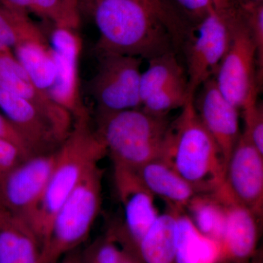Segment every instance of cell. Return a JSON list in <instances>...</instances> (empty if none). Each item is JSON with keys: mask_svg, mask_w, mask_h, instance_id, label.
Instances as JSON below:
<instances>
[{"mask_svg": "<svg viewBox=\"0 0 263 263\" xmlns=\"http://www.w3.org/2000/svg\"><path fill=\"white\" fill-rule=\"evenodd\" d=\"M89 4L93 0H86ZM155 12L168 28L176 43H181L187 32L188 24L179 10L168 0H140Z\"/></svg>", "mask_w": 263, "mask_h": 263, "instance_id": "cell-28", "label": "cell"}, {"mask_svg": "<svg viewBox=\"0 0 263 263\" xmlns=\"http://www.w3.org/2000/svg\"><path fill=\"white\" fill-rule=\"evenodd\" d=\"M214 9L217 13H221L227 11L233 6V0H212Z\"/></svg>", "mask_w": 263, "mask_h": 263, "instance_id": "cell-35", "label": "cell"}, {"mask_svg": "<svg viewBox=\"0 0 263 263\" xmlns=\"http://www.w3.org/2000/svg\"><path fill=\"white\" fill-rule=\"evenodd\" d=\"M90 5L100 33L95 47L98 56L149 60L177 47L164 22L140 0H93Z\"/></svg>", "mask_w": 263, "mask_h": 263, "instance_id": "cell-1", "label": "cell"}, {"mask_svg": "<svg viewBox=\"0 0 263 263\" xmlns=\"http://www.w3.org/2000/svg\"><path fill=\"white\" fill-rule=\"evenodd\" d=\"M194 96L171 123L160 159L197 193H209L224 183L226 164L219 146L197 115Z\"/></svg>", "mask_w": 263, "mask_h": 263, "instance_id": "cell-3", "label": "cell"}, {"mask_svg": "<svg viewBox=\"0 0 263 263\" xmlns=\"http://www.w3.org/2000/svg\"><path fill=\"white\" fill-rule=\"evenodd\" d=\"M233 3L238 5H257L263 3V0H233Z\"/></svg>", "mask_w": 263, "mask_h": 263, "instance_id": "cell-37", "label": "cell"}, {"mask_svg": "<svg viewBox=\"0 0 263 263\" xmlns=\"http://www.w3.org/2000/svg\"><path fill=\"white\" fill-rule=\"evenodd\" d=\"M10 9L34 13L51 21L55 27L76 30L80 24L79 0H0Z\"/></svg>", "mask_w": 263, "mask_h": 263, "instance_id": "cell-22", "label": "cell"}, {"mask_svg": "<svg viewBox=\"0 0 263 263\" xmlns=\"http://www.w3.org/2000/svg\"><path fill=\"white\" fill-rule=\"evenodd\" d=\"M29 41L47 42L44 34L27 15L0 3V52L11 51Z\"/></svg>", "mask_w": 263, "mask_h": 263, "instance_id": "cell-25", "label": "cell"}, {"mask_svg": "<svg viewBox=\"0 0 263 263\" xmlns=\"http://www.w3.org/2000/svg\"><path fill=\"white\" fill-rule=\"evenodd\" d=\"M121 247L119 263H143L139 254L129 246L119 243Z\"/></svg>", "mask_w": 263, "mask_h": 263, "instance_id": "cell-34", "label": "cell"}, {"mask_svg": "<svg viewBox=\"0 0 263 263\" xmlns=\"http://www.w3.org/2000/svg\"><path fill=\"white\" fill-rule=\"evenodd\" d=\"M249 263H262V256L259 251H257V253L254 256L253 258L250 261Z\"/></svg>", "mask_w": 263, "mask_h": 263, "instance_id": "cell-38", "label": "cell"}, {"mask_svg": "<svg viewBox=\"0 0 263 263\" xmlns=\"http://www.w3.org/2000/svg\"><path fill=\"white\" fill-rule=\"evenodd\" d=\"M80 248L75 249L64 256L58 263H79Z\"/></svg>", "mask_w": 263, "mask_h": 263, "instance_id": "cell-36", "label": "cell"}, {"mask_svg": "<svg viewBox=\"0 0 263 263\" xmlns=\"http://www.w3.org/2000/svg\"><path fill=\"white\" fill-rule=\"evenodd\" d=\"M176 260V263H221L219 243L202 234L183 211L177 214Z\"/></svg>", "mask_w": 263, "mask_h": 263, "instance_id": "cell-19", "label": "cell"}, {"mask_svg": "<svg viewBox=\"0 0 263 263\" xmlns=\"http://www.w3.org/2000/svg\"><path fill=\"white\" fill-rule=\"evenodd\" d=\"M56 157L57 151L32 156L0 178V208L27 223L44 192Z\"/></svg>", "mask_w": 263, "mask_h": 263, "instance_id": "cell-10", "label": "cell"}, {"mask_svg": "<svg viewBox=\"0 0 263 263\" xmlns=\"http://www.w3.org/2000/svg\"><path fill=\"white\" fill-rule=\"evenodd\" d=\"M121 247L111 232L80 249L79 263H119Z\"/></svg>", "mask_w": 263, "mask_h": 263, "instance_id": "cell-27", "label": "cell"}, {"mask_svg": "<svg viewBox=\"0 0 263 263\" xmlns=\"http://www.w3.org/2000/svg\"><path fill=\"white\" fill-rule=\"evenodd\" d=\"M28 158L14 144L0 138V178Z\"/></svg>", "mask_w": 263, "mask_h": 263, "instance_id": "cell-32", "label": "cell"}, {"mask_svg": "<svg viewBox=\"0 0 263 263\" xmlns=\"http://www.w3.org/2000/svg\"><path fill=\"white\" fill-rule=\"evenodd\" d=\"M224 185L257 217L263 211V154L241 133L226 165Z\"/></svg>", "mask_w": 263, "mask_h": 263, "instance_id": "cell-12", "label": "cell"}, {"mask_svg": "<svg viewBox=\"0 0 263 263\" xmlns=\"http://www.w3.org/2000/svg\"><path fill=\"white\" fill-rule=\"evenodd\" d=\"M107 156L103 141L90 124V116L75 119L72 130L57 150L56 162L27 224L41 249L47 243L57 212L86 174Z\"/></svg>", "mask_w": 263, "mask_h": 263, "instance_id": "cell-2", "label": "cell"}, {"mask_svg": "<svg viewBox=\"0 0 263 263\" xmlns=\"http://www.w3.org/2000/svg\"><path fill=\"white\" fill-rule=\"evenodd\" d=\"M185 209L197 229L219 243L226 228V211L215 192L197 193Z\"/></svg>", "mask_w": 263, "mask_h": 263, "instance_id": "cell-23", "label": "cell"}, {"mask_svg": "<svg viewBox=\"0 0 263 263\" xmlns=\"http://www.w3.org/2000/svg\"><path fill=\"white\" fill-rule=\"evenodd\" d=\"M0 138L14 144L27 157H32L28 144L20 132L8 118L2 114H0Z\"/></svg>", "mask_w": 263, "mask_h": 263, "instance_id": "cell-33", "label": "cell"}, {"mask_svg": "<svg viewBox=\"0 0 263 263\" xmlns=\"http://www.w3.org/2000/svg\"><path fill=\"white\" fill-rule=\"evenodd\" d=\"M113 177L124 220L110 231L119 243L129 246L138 253L140 242L160 215L155 196L135 170L114 166Z\"/></svg>", "mask_w": 263, "mask_h": 263, "instance_id": "cell-9", "label": "cell"}, {"mask_svg": "<svg viewBox=\"0 0 263 263\" xmlns=\"http://www.w3.org/2000/svg\"><path fill=\"white\" fill-rule=\"evenodd\" d=\"M146 71L141 72L140 96L141 104L151 95L175 83L188 80L176 51H170L148 60Z\"/></svg>", "mask_w": 263, "mask_h": 263, "instance_id": "cell-24", "label": "cell"}, {"mask_svg": "<svg viewBox=\"0 0 263 263\" xmlns=\"http://www.w3.org/2000/svg\"><path fill=\"white\" fill-rule=\"evenodd\" d=\"M103 173L100 164L93 167L59 209L41 263H58L87 239L101 207Z\"/></svg>", "mask_w": 263, "mask_h": 263, "instance_id": "cell-5", "label": "cell"}, {"mask_svg": "<svg viewBox=\"0 0 263 263\" xmlns=\"http://www.w3.org/2000/svg\"><path fill=\"white\" fill-rule=\"evenodd\" d=\"M190 25L196 24L214 9L212 0H175Z\"/></svg>", "mask_w": 263, "mask_h": 263, "instance_id": "cell-31", "label": "cell"}, {"mask_svg": "<svg viewBox=\"0 0 263 263\" xmlns=\"http://www.w3.org/2000/svg\"><path fill=\"white\" fill-rule=\"evenodd\" d=\"M14 56L33 84L48 94L55 79V65L48 42L29 41L14 48Z\"/></svg>", "mask_w": 263, "mask_h": 263, "instance_id": "cell-21", "label": "cell"}, {"mask_svg": "<svg viewBox=\"0 0 263 263\" xmlns=\"http://www.w3.org/2000/svg\"><path fill=\"white\" fill-rule=\"evenodd\" d=\"M41 251L29 224L0 208V263H41Z\"/></svg>", "mask_w": 263, "mask_h": 263, "instance_id": "cell-18", "label": "cell"}, {"mask_svg": "<svg viewBox=\"0 0 263 263\" xmlns=\"http://www.w3.org/2000/svg\"><path fill=\"white\" fill-rule=\"evenodd\" d=\"M55 79L50 89L52 100L71 114L73 121L89 117L80 95L79 62L82 41L76 30L55 27L51 33Z\"/></svg>", "mask_w": 263, "mask_h": 263, "instance_id": "cell-11", "label": "cell"}, {"mask_svg": "<svg viewBox=\"0 0 263 263\" xmlns=\"http://www.w3.org/2000/svg\"><path fill=\"white\" fill-rule=\"evenodd\" d=\"M188 80L179 81L151 95L141 104V109L155 116H167L174 109L181 108L191 96Z\"/></svg>", "mask_w": 263, "mask_h": 263, "instance_id": "cell-26", "label": "cell"}, {"mask_svg": "<svg viewBox=\"0 0 263 263\" xmlns=\"http://www.w3.org/2000/svg\"><path fill=\"white\" fill-rule=\"evenodd\" d=\"M199 89V94L194 96L195 110L219 146L227 165L241 134L240 110L223 96L214 78L205 81Z\"/></svg>", "mask_w": 263, "mask_h": 263, "instance_id": "cell-14", "label": "cell"}, {"mask_svg": "<svg viewBox=\"0 0 263 263\" xmlns=\"http://www.w3.org/2000/svg\"><path fill=\"white\" fill-rule=\"evenodd\" d=\"M214 192L226 211V228L219 243L221 263H249L258 251L260 219L235 200L224 183Z\"/></svg>", "mask_w": 263, "mask_h": 263, "instance_id": "cell-13", "label": "cell"}, {"mask_svg": "<svg viewBox=\"0 0 263 263\" xmlns=\"http://www.w3.org/2000/svg\"><path fill=\"white\" fill-rule=\"evenodd\" d=\"M0 109L20 132L33 156L54 152L63 143L49 119L34 105L1 88Z\"/></svg>", "mask_w": 263, "mask_h": 263, "instance_id": "cell-16", "label": "cell"}, {"mask_svg": "<svg viewBox=\"0 0 263 263\" xmlns=\"http://www.w3.org/2000/svg\"><path fill=\"white\" fill-rule=\"evenodd\" d=\"M142 182L153 194L160 197L169 208L183 211L197 190L161 159L135 170Z\"/></svg>", "mask_w": 263, "mask_h": 263, "instance_id": "cell-17", "label": "cell"}, {"mask_svg": "<svg viewBox=\"0 0 263 263\" xmlns=\"http://www.w3.org/2000/svg\"><path fill=\"white\" fill-rule=\"evenodd\" d=\"M95 130L114 166L136 170L160 159L171 122L143 109L97 112Z\"/></svg>", "mask_w": 263, "mask_h": 263, "instance_id": "cell-4", "label": "cell"}, {"mask_svg": "<svg viewBox=\"0 0 263 263\" xmlns=\"http://www.w3.org/2000/svg\"><path fill=\"white\" fill-rule=\"evenodd\" d=\"M220 14L229 28L230 43L214 80L223 96L240 110L249 100L257 98L262 84L256 48L245 15L236 5Z\"/></svg>", "mask_w": 263, "mask_h": 263, "instance_id": "cell-6", "label": "cell"}, {"mask_svg": "<svg viewBox=\"0 0 263 263\" xmlns=\"http://www.w3.org/2000/svg\"><path fill=\"white\" fill-rule=\"evenodd\" d=\"M230 37L226 18L215 10L190 26L181 46L186 57L190 94L195 95L202 84L215 76Z\"/></svg>", "mask_w": 263, "mask_h": 263, "instance_id": "cell-8", "label": "cell"}, {"mask_svg": "<svg viewBox=\"0 0 263 263\" xmlns=\"http://www.w3.org/2000/svg\"><path fill=\"white\" fill-rule=\"evenodd\" d=\"M179 210L160 214L142 238L138 253L143 263H176V235Z\"/></svg>", "mask_w": 263, "mask_h": 263, "instance_id": "cell-20", "label": "cell"}, {"mask_svg": "<svg viewBox=\"0 0 263 263\" xmlns=\"http://www.w3.org/2000/svg\"><path fill=\"white\" fill-rule=\"evenodd\" d=\"M99 57L98 71L90 85L97 112L141 108L142 59L119 54Z\"/></svg>", "mask_w": 263, "mask_h": 263, "instance_id": "cell-7", "label": "cell"}, {"mask_svg": "<svg viewBox=\"0 0 263 263\" xmlns=\"http://www.w3.org/2000/svg\"><path fill=\"white\" fill-rule=\"evenodd\" d=\"M0 88L34 105L49 119L63 141L70 134L73 118L36 87L11 51L0 52Z\"/></svg>", "mask_w": 263, "mask_h": 263, "instance_id": "cell-15", "label": "cell"}, {"mask_svg": "<svg viewBox=\"0 0 263 263\" xmlns=\"http://www.w3.org/2000/svg\"><path fill=\"white\" fill-rule=\"evenodd\" d=\"M245 130L243 134L263 154V108L257 98L252 99L242 108Z\"/></svg>", "mask_w": 263, "mask_h": 263, "instance_id": "cell-30", "label": "cell"}, {"mask_svg": "<svg viewBox=\"0 0 263 263\" xmlns=\"http://www.w3.org/2000/svg\"><path fill=\"white\" fill-rule=\"evenodd\" d=\"M245 15L257 53V70L259 80L263 75V3L257 5H236Z\"/></svg>", "mask_w": 263, "mask_h": 263, "instance_id": "cell-29", "label": "cell"}]
</instances>
